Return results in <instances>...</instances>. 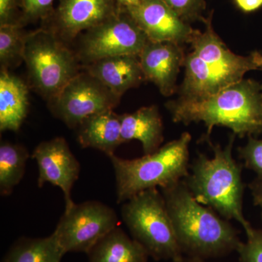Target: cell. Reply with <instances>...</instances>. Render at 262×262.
Instances as JSON below:
<instances>
[{"label": "cell", "instance_id": "1", "mask_svg": "<svg viewBox=\"0 0 262 262\" xmlns=\"http://www.w3.org/2000/svg\"><path fill=\"white\" fill-rule=\"evenodd\" d=\"M160 192L184 256L208 260L237 252L242 242L237 229L198 203L183 180Z\"/></svg>", "mask_w": 262, "mask_h": 262}, {"label": "cell", "instance_id": "2", "mask_svg": "<svg viewBox=\"0 0 262 262\" xmlns=\"http://www.w3.org/2000/svg\"><path fill=\"white\" fill-rule=\"evenodd\" d=\"M166 106L175 122H203L206 140L215 126L227 127L241 138L262 134V83L251 79H244L208 97L179 98Z\"/></svg>", "mask_w": 262, "mask_h": 262}, {"label": "cell", "instance_id": "3", "mask_svg": "<svg viewBox=\"0 0 262 262\" xmlns=\"http://www.w3.org/2000/svg\"><path fill=\"white\" fill-rule=\"evenodd\" d=\"M212 17L213 12L203 19L204 32L196 30L190 42L192 51L184 59L181 98L208 97L244 80L250 71L258 70L256 52L242 56L231 51L213 29Z\"/></svg>", "mask_w": 262, "mask_h": 262}, {"label": "cell", "instance_id": "4", "mask_svg": "<svg viewBox=\"0 0 262 262\" xmlns=\"http://www.w3.org/2000/svg\"><path fill=\"white\" fill-rule=\"evenodd\" d=\"M232 134L227 145L222 147L208 141L213 151L211 158L199 154L183 182L198 203L213 210L227 220H235L245 232L252 228L244 213L245 185L242 165L234 159Z\"/></svg>", "mask_w": 262, "mask_h": 262}, {"label": "cell", "instance_id": "5", "mask_svg": "<svg viewBox=\"0 0 262 262\" xmlns=\"http://www.w3.org/2000/svg\"><path fill=\"white\" fill-rule=\"evenodd\" d=\"M192 136L183 133L151 154L127 160L115 154L110 158L116 181L117 203H123L148 189L168 187L189 174V144Z\"/></svg>", "mask_w": 262, "mask_h": 262}, {"label": "cell", "instance_id": "6", "mask_svg": "<svg viewBox=\"0 0 262 262\" xmlns=\"http://www.w3.org/2000/svg\"><path fill=\"white\" fill-rule=\"evenodd\" d=\"M121 216L133 238L155 261H178L184 257L163 194L148 189L123 203Z\"/></svg>", "mask_w": 262, "mask_h": 262}, {"label": "cell", "instance_id": "7", "mask_svg": "<svg viewBox=\"0 0 262 262\" xmlns=\"http://www.w3.org/2000/svg\"><path fill=\"white\" fill-rule=\"evenodd\" d=\"M23 57L33 85L50 101L78 74L73 53L51 29L26 34Z\"/></svg>", "mask_w": 262, "mask_h": 262}, {"label": "cell", "instance_id": "8", "mask_svg": "<svg viewBox=\"0 0 262 262\" xmlns=\"http://www.w3.org/2000/svg\"><path fill=\"white\" fill-rule=\"evenodd\" d=\"M118 222L111 207L97 201H85L65 209L53 233L66 253L87 254Z\"/></svg>", "mask_w": 262, "mask_h": 262}, {"label": "cell", "instance_id": "9", "mask_svg": "<svg viewBox=\"0 0 262 262\" xmlns=\"http://www.w3.org/2000/svg\"><path fill=\"white\" fill-rule=\"evenodd\" d=\"M149 39L125 7L115 16L84 32L80 58L88 63L110 57L140 54Z\"/></svg>", "mask_w": 262, "mask_h": 262}, {"label": "cell", "instance_id": "10", "mask_svg": "<svg viewBox=\"0 0 262 262\" xmlns=\"http://www.w3.org/2000/svg\"><path fill=\"white\" fill-rule=\"evenodd\" d=\"M120 98L86 71L77 74L51 101V110L67 126L75 128L88 117L113 110Z\"/></svg>", "mask_w": 262, "mask_h": 262}, {"label": "cell", "instance_id": "11", "mask_svg": "<svg viewBox=\"0 0 262 262\" xmlns=\"http://www.w3.org/2000/svg\"><path fill=\"white\" fill-rule=\"evenodd\" d=\"M32 158L37 164L38 187L46 183L59 187L64 196L65 209L73 206L72 189L80 177V164L65 139L56 137L42 141L36 146Z\"/></svg>", "mask_w": 262, "mask_h": 262}, {"label": "cell", "instance_id": "12", "mask_svg": "<svg viewBox=\"0 0 262 262\" xmlns=\"http://www.w3.org/2000/svg\"><path fill=\"white\" fill-rule=\"evenodd\" d=\"M122 7L117 0H59L44 20L57 35L72 39L113 18Z\"/></svg>", "mask_w": 262, "mask_h": 262}, {"label": "cell", "instance_id": "13", "mask_svg": "<svg viewBox=\"0 0 262 262\" xmlns=\"http://www.w3.org/2000/svg\"><path fill=\"white\" fill-rule=\"evenodd\" d=\"M139 28L152 42H168L182 46L190 43L195 29L183 20L162 0H141L125 7Z\"/></svg>", "mask_w": 262, "mask_h": 262}, {"label": "cell", "instance_id": "14", "mask_svg": "<svg viewBox=\"0 0 262 262\" xmlns=\"http://www.w3.org/2000/svg\"><path fill=\"white\" fill-rule=\"evenodd\" d=\"M182 46L148 40L139 55L146 80L152 82L163 96H171L177 90V77L186 56Z\"/></svg>", "mask_w": 262, "mask_h": 262}, {"label": "cell", "instance_id": "15", "mask_svg": "<svg viewBox=\"0 0 262 262\" xmlns=\"http://www.w3.org/2000/svg\"><path fill=\"white\" fill-rule=\"evenodd\" d=\"M85 68L120 97L146 80L139 56L134 55L103 58L89 63Z\"/></svg>", "mask_w": 262, "mask_h": 262}, {"label": "cell", "instance_id": "16", "mask_svg": "<svg viewBox=\"0 0 262 262\" xmlns=\"http://www.w3.org/2000/svg\"><path fill=\"white\" fill-rule=\"evenodd\" d=\"M77 127V140L82 147L98 149L110 157L123 144L120 115L113 110L88 117Z\"/></svg>", "mask_w": 262, "mask_h": 262}, {"label": "cell", "instance_id": "17", "mask_svg": "<svg viewBox=\"0 0 262 262\" xmlns=\"http://www.w3.org/2000/svg\"><path fill=\"white\" fill-rule=\"evenodd\" d=\"M121 137L123 143L137 140L144 155L160 149L163 141V124L156 106H146L130 114L120 115Z\"/></svg>", "mask_w": 262, "mask_h": 262}, {"label": "cell", "instance_id": "18", "mask_svg": "<svg viewBox=\"0 0 262 262\" xmlns=\"http://www.w3.org/2000/svg\"><path fill=\"white\" fill-rule=\"evenodd\" d=\"M28 88L8 70L0 74V130L18 131L27 116Z\"/></svg>", "mask_w": 262, "mask_h": 262}, {"label": "cell", "instance_id": "19", "mask_svg": "<svg viewBox=\"0 0 262 262\" xmlns=\"http://www.w3.org/2000/svg\"><path fill=\"white\" fill-rule=\"evenodd\" d=\"M89 262H147L145 248L119 226L104 236L87 253Z\"/></svg>", "mask_w": 262, "mask_h": 262}, {"label": "cell", "instance_id": "20", "mask_svg": "<svg viewBox=\"0 0 262 262\" xmlns=\"http://www.w3.org/2000/svg\"><path fill=\"white\" fill-rule=\"evenodd\" d=\"M65 254L53 232L46 237H20L10 246L3 262H61Z\"/></svg>", "mask_w": 262, "mask_h": 262}, {"label": "cell", "instance_id": "21", "mask_svg": "<svg viewBox=\"0 0 262 262\" xmlns=\"http://www.w3.org/2000/svg\"><path fill=\"white\" fill-rule=\"evenodd\" d=\"M28 150L20 144L2 141L0 145V194L8 196L21 182L26 171Z\"/></svg>", "mask_w": 262, "mask_h": 262}, {"label": "cell", "instance_id": "22", "mask_svg": "<svg viewBox=\"0 0 262 262\" xmlns=\"http://www.w3.org/2000/svg\"><path fill=\"white\" fill-rule=\"evenodd\" d=\"M20 24L0 26V63L2 70L24 61V41L26 34Z\"/></svg>", "mask_w": 262, "mask_h": 262}, {"label": "cell", "instance_id": "23", "mask_svg": "<svg viewBox=\"0 0 262 262\" xmlns=\"http://www.w3.org/2000/svg\"><path fill=\"white\" fill-rule=\"evenodd\" d=\"M246 235L237 250L239 262H262V229L252 227Z\"/></svg>", "mask_w": 262, "mask_h": 262}, {"label": "cell", "instance_id": "24", "mask_svg": "<svg viewBox=\"0 0 262 262\" xmlns=\"http://www.w3.org/2000/svg\"><path fill=\"white\" fill-rule=\"evenodd\" d=\"M238 151L245 167L253 170L257 175L256 178L262 179V139L248 136L246 145L239 147Z\"/></svg>", "mask_w": 262, "mask_h": 262}, {"label": "cell", "instance_id": "25", "mask_svg": "<svg viewBox=\"0 0 262 262\" xmlns=\"http://www.w3.org/2000/svg\"><path fill=\"white\" fill-rule=\"evenodd\" d=\"M170 9L173 10L184 21L203 20L202 16L205 8V0H162Z\"/></svg>", "mask_w": 262, "mask_h": 262}, {"label": "cell", "instance_id": "26", "mask_svg": "<svg viewBox=\"0 0 262 262\" xmlns=\"http://www.w3.org/2000/svg\"><path fill=\"white\" fill-rule=\"evenodd\" d=\"M54 0H21V24L45 20L53 12Z\"/></svg>", "mask_w": 262, "mask_h": 262}, {"label": "cell", "instance_id": "27", "mask_svg": "<svg viewBox=\"0 0 262 262\" xmlns=\"http://www.w3.org/2000/svg\"><path fill=\"white\" fill-rule=\"evenodd\" d=\"M20 19L21 0H0V26L22 24Z\"/></svg>", "mask_w": 262, "mask_h": 262}, {"label": "cell", "instance_id": "28", "mask_svg": "<svg viewBox=\"0 0 262 262\" xmlns=\"http://www.w3.org/2000/svg\"><path fill=\"white\" fill-rule=\"evenodd\" d=\"M236 5L244 13H252L262 7V0H234Z\"/></svg>", "mask_w": 262, "mask_h": 262}, {"label": "cell", "instance_id": "29", "mask_svg": "<svg viewBox=\"0 0 262 262\" xmlns=\"http://www.w3.org/2000/svg\"><path fill=\"white\" fill-rule=\"evenodd\" d=\"M248 187L252 194L253 204L259 206L262 203V179H255Z\"/></svg>", "mask_w": 262, "mask_h": 262}, {"label": "cell", "instance_id": "30", "mask_svg": "<svg viewBox=\"0 0 262 262\" xmlns=\"http://www.w3.org/2000/svg\"><path fill=\"white\" fill-rule=\"evenodd\" d=\"M170 262H207L206 260L201 259V258L188 257V256H184L182 259L178 261H174Z\"/></svg>", "mask_w": 262, "mask_h": 262}, {"label": "cell", "instance_id": "31", "mask_svg": "<svg viewBox=\"0 0 262 262\" xmlns=\"http://www.w3.org/2000/svg\"><path fill=\"white\" fill-rule=\"evenodd\" d=\"M122 6L127 7L130 5L137 4V2L136 0H117Z\"/></svg>", "mask_w": 262, "mask_h": 262}, {"label": "cell", "instance_id": "32", "mask_svg": "<svg viewBox=\"0 0 262 262\" xmlns=\"http://www.w3.org/2000/svg\"><path fill=\"white\" fill-rule=\"evenodd\" d=\"M256 52V59H257L258 63V70L262 71V54L260 52Z\"/></svg>", "mask_w": 262, "mask_h": 262}, {"label": "cell", "instance_id": "33", "mask_svg": "<svg viewBox=\"0 0 262 262\" xmlns=\"http://www.w3.org/2000/svg\"><path fill=\"white\" fill-rule=\"evenodd\" d=\"M260 208H261V219H262V203L259 206Z\"/></svg>", "mask_w": 262, "mask_h": 262}]
</instances>
